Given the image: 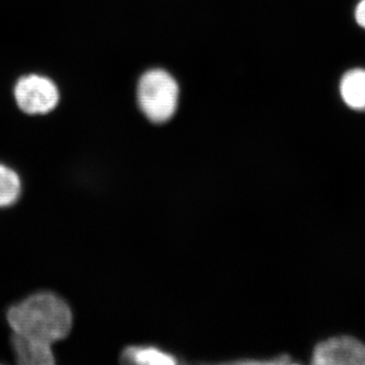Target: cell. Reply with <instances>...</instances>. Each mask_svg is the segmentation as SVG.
<instances>
[{
	"label": "cell",
	"mask_w": 365,
	"mask_h": 365,
	"mask_svg": "<svg viewBox=\"0 0 365 365\" xmlns=\"http://www.w3.org/2000/svg\"><path fill=\"white\" fill-rule=\"evenodd\" d=\"M7 321L14 334L54 344L71 333V307L51 292H39L11 307Z\"/></svg>",
	"instance_id": "cell-1"
},
{
	"label": "cell",
	"mask_w": 365,
	"mask_h": 365,
	"mask_svg": "<svg viewBox=\"0 0 365 365\" xmlns=\"http://www.w3.org/2000/svg\"><path fill=\"white\" fill-rule=\"evenodd\" d=\"M178 98L179 88L176 81L162 69L146 72L139 81V106L153 123H165L174 116Z\"/></svg>",
	"instance_id": "cell-2"
},
{
	"label": "cell",
	"mask_w": 365,
	"mask_h": 365,
	"mask_svg": "<svg viewBox=\"0 0 365 365\" xmlns=\"http://www.w3.org/2000/svg\"><path fill=\"white\" fill-rule=\"evenodd\" d=\"M14 98L21 111L29 115L48 114L59 102V91L51 79L31 74L16 83Z\"/></svg>",
	"instance_id": "cell-3"
},
{
	"label": "cell",
	"mask_w": 365,
	"mask_h": 365,
	"mask_svg": "<svg viewBox=\"0 0 365 365\" xmlns=\"http://www.w3.org/2000/svg\"><path fill=\"white\" fill-rule=\"evenodd\" d=\"M316 365H365V344L350 336L322 341L312 355Z\"/></svg>",
	"instance_id": "cell-4"
},
{
	"label": "cell",
	"mask_w": 365,
	"mask_h": 365,
	"mask_svg": "<svg viewBox=\"0 0 365 365\" xmlns=\"http://www.w3.org/2000/svg\"><path fill=\"white\" fill-rule=\"evenodd\" d=\"M14 354L19 364L24 365H52L55 364L52 345L29 339L14 334L11 339Z\"/></svg>",
	"instance_id": "cell-5"
},
{
	"label": "cell",
	"mask_w": 365,
	"mask_h": 365,
	"mask_svg": "<svg viewBox=\"0 0 365 365\" xmlns=\"http://www.w3.org/2000/svg\"><path fill=\"white\" fill-rule=\"evenodd\" d=\"M341 96L348 107L357 111L365 110V71L352 69L341 81Z\"/></svg>",
	"instance_id": "cell-6"
},
{
	"label": "cell",
	"mask_w": 365,
	"mask_h": 365,
	"mask_svg": "<svg viewBox=\"0 0 365 365\" xmlns=\"http://www.w3.org/2000/svg\"><path fill=\"white\" fill-rule=\"evenodd\" d=\"M122 362L135 364H176L177 359L170 353L150 346L129 347L122 353Z\"/></svg>",
	"instance_id": "cell-7"
},
{
	"label": "cell",
	"mask_w": 365,
	"mask_h": 365,
	"mask_svg": "<svg viewBox=\"0 0 365 365\" xmlns=\"http://www.w3.org/2000/svg\"><path fill=\"white\" fill-rule=\"evenodd\" d=\"M21 180L11 168L0 163V207H6L18 200L21 194Z\"/></svg>",
	"instance_id": "cell-8"
},
{
	"label": "cell",
	"mask_w": 365,
	"mask_h": 365,
	"mask_svg": "<svg viewBox=\"0 0 365 365\" xmlns=\"http://www.w3.org/2000/svg\"><path fill=\"white\" fill-rule=\"evenodd\" d=\"M355 19H356L357 24L365 29V0H361L357 4L356 9H355Z\"/></svg>",
	"instance_id": "cell-9"
}]
</instances>
